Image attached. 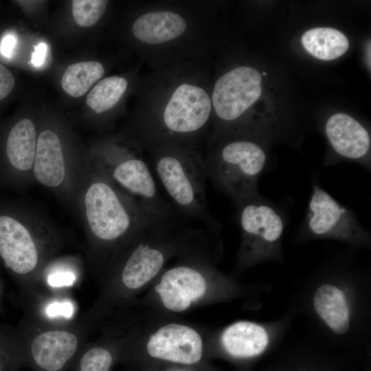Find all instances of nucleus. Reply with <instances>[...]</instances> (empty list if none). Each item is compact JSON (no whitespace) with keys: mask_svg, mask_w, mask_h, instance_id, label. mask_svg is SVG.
<instances>
[{"mask_svg":"<svg viewBox=\"0 0 371 371\" xmlns=\"http://www.w3.org/2000/svg\"><path fill=\"white\" fill-rule=\"evenodd\" d=\"M262 82L258 70L242 65L224 72L214 82L207 145L223 137L244 135L247 111L261 95Z\"/></svg>","mask_w":371,"mask_h":371,"instance_id":"9","label":"nucleus"},{"mask_svg":"<svg viewBox=\"0 0 371 371\" xmlns=\"http://www.w3.org/2000/svg\"><path fill=\"white\" fill-rule=\"evenodd\" d=\"M207 65L189 60L150 70L140 80L132 133L144 150L170 143L199 149L212 113Z\"/></svg>","mask_w":371,"mask_h":371,"instance_id":"1","label":"nucleus"},{"mask_svg":"<svg viewBox=\"0 0 371 371\" xmlns=\"http://www.w3.org/2000/svg\"><path fill=\"white\" fill-rule=\"evenodd\" d=\"M79 279L80 275L71 267L68 269L61 265L52 266L43 271L38 291L41 287L48 292L69 291L78 284Z\"/></svg>","mask_w":371,"mask_h":371,"instance_id":"26","label":"nucleus"},{"mask_svg":"<svg viewBox=\"0 0 371 371\" xmlns=\"http://www.w3.org/2000/svg\"><path fill=\"white\" fill-rule=\"evenodd\" d=\"M138 144L115 161H112L111 177L126 190L147 214L162 218H178L172 205L160 194L150 165Z\"/></svg>","mask_w":371,"mask_h":371,"instance_id":"13","label":"nucleus"},{"mask_svg":"<svg viewBox=\"0 0 371 371\" xmlns=\"http://www.w3.org/2000/svg\"><path fill=\"white\" fill-rule=\"evenodd\" d=\"M207 284L205 273L198 266L186 264L166 271L155 290L167 309L180 313L205 294Z\"/></svg>","mask_w":371,"mask_h":371,"instance_id":"16","label":"nucleus"},{"mask_svg":"<svg viewBox=\"0 0 371 371\" xmlns=\"http://www.w3.org/2000/svg\"><path fill=\"white\" fill-rule=\"evenodd\" d=\"M146 350L156 359L192 365L202 358L203 341L194 328L172 323L159 328L150 337Z\"/></svg>","mask_w":371,"mask_h":371,"instance_id":"15","label":"nucleus"},{"mask_svg":"<svg viewBox=\"0 0 371 371\" xmlns=\"http://www.w3.org/2000/svg\"><path fill=\"white\" fill-rule=\"evenodd\" d=\"M25 311L52 324H67L76 318L77 304L67 291H38L25 300Z\"/></svg>","mask_w":371,"mask_h":371,"instance_id":"19","label":"nucleus"},{"mask_svg":"<svg viewBox=\"0 0 371 371\" xmlns=\"http://www.w3.org/2000/svg\"><path fill=\"white\" fill-rule=\"evenodd\" d=\"M104 67L99 61L91 60L73 63L65 71L61 85L69 95H84L104 74Z\"/></svg>","mask_w":371,"mask_h":371,"instance_id":"23","label":"nucleus"},{"mask_svg":"<svg viewBox=\"0 0 371 371\" xmlns=\"http://www.w3.org/2000/svg\"><path fill=\"white\" fill-rule=\"evenodd\" d=\"M34 174L41 183L51 188L59 186L65 178L61 143L57 134L51 130L43 131L38 137Z\"/></svg>","mask_w":371,"mask_h":371,"instance_id":"18","label":"nucleus"},{"mask_svg":"<svg viewBox=\"0 0 371 371\" xmlns=\"http://www.w3.org/2000/svg\"><path fill=\"white\" fill-rule=\"evenodd\" d=\"M295 313L292 310L280 319L268 322L239 321L228 326L221 335L224 350L231 357L250 359L264 354L282 340Z\"/></svg>","mask_w":371,"mask_h":371,"instance_id":"14","label":"nucleus"},{"mask_svg":"<svg viewBox=\"0 0 371 371\" xmlns=\"http://www.w3.org/2000/svg\"><path fill=\"white\" fill-rule=\"evenodd\" d=\"M36 150V129L32 120L23 118L9 133L6 155L10 164L21 171L34 165Z\"/></svg>","mask_w":371,"mask_h":371,"instance_id":"20","label":"nucleus"},{"mask_svg":"<svg viewBox=\"0 0 371 371\" xmlns=\"http://www.w3.org/2000/svg\"><path fill=\"white\" fill-rule=\"evenodd\" d=\"M204 159L212 186L233 202L259 194V179L269 169L266 150L250 136L220 139L207 145Z\"/></svg>","mask_w":371,"mask_h":371,"instance_id":"7","label":"nucleus"},{"mask_svg":"<svg viewBox=\"0 0 371 371\" xmlns=\"http://www.w3.org/2000/svg\"><path fill=\"white\" fill-rule=\"evenodd\" d=\"M324 131L337 157L356 161L370 171V137L359 122L346 113H335L326 121Z\"/></svg>","mask_w":371,"mask_h":371,"instance_id":"17","label":"nucleus"},{"mask_svg":"<svg viewBox=\"0 0 371 371\" xmlns=\"http://www.w3.org/2000/svg\"><path fill=\"white\" fill-rule=\"evenodd\" d=\"M369 281L351 261L333 260L311 276L291 309L303 311L327 341H370Z\"/></svg>","mask_w":371,"mask_h":371,"instance_id":"2","label":"nucleus"},{"mask_svg":"<svg viewBox=\"0 0 371 371\" xmlns=\"http://www.w3.org/2000/svg\"><path fill=\"white\" fill-rule=\"evenodd\" d=\"M301 42L311 55L322 60H332L344 54L348 47L347 37L339 30L319 27L306 31Z\"/></svg>","mask_w":371,"mask_h":371,"instance_id":"21","label":"nucleus"},{"mask_svg":"<svg viewBox=\"0 0 371 371\" xmlns=\"http://www.w3.org/2000/svg\"><path fill=\"white\" fill-rule=\"evenodd\" d=\"M233 203L241 234L237 269L284 262L282 240L287 217L284 210L260 193Z\"/></svg>","mask_w":371,"mask_h":371,"instance_id":"8","label":"nucleus"},{"mask_svg":"<svg viewBox=\"0 0 371 371\" xmlns=\"http://www.w3.org/2000/svg\"><path fill=\"white\" fill-rule=\"evenodd\" d=\"M47 46L45 43H40L36 47L35 50L32 55L31 62L36 66L39 67L43 64L46 54Z\"/></svg>","mask_w":371,"mask_h":371,"instance_id":"29","label":"nucleus"},{"mask_svg":"<svg viewBox=\"0 0 371 371\" xmlns=\"http://www.w3.org/2000/svg\"><path fill=\"white\" fill-rule=\"evenodd\" d=\"M86 216L95 242L110 246L126 240L153 216L133 200L126 201L106 180L88 188L85 196Z\"/></svg>","mask_w":371,"mask_h":371,"instance_id":"10","label":"nucleus"},{"mask_svg":"<svg viewBox=\"0 0 371 371\" xmlns=\"http://www.w3.org/2000/svg\"><path fill=\"white\" fill-rule=\"evenodd\" d=\"M83 314L63 324L45 322L25 311L16 326L23 366L32 371L71 368L94 326Z\"/></svg>","mask_w":371,"mask_h":371,"instance_id":"6","label":"nucleus"},{"mask_svg":"<svg viewBox=\"0 0 371 371\" xmlns=\"http://www.w3.org/2000/svg\"><path fill=\"white\" fill-rule=\"evenodd\" d=\"M129 85V80L122 76L104 78L98 81L89 93L87 105L98 114L107 113L120 103Z\"/></svg>","mask_w":371,"mask_h":371,"instance_id":"22","label":"nucleus"},{"mask_svg":"<svg viewBox=\"0 0 371 371\" xmlns=\"http://www.w3.org/2000/svg\"><path fill=\"white\" fill-rule=\"evenodd\" d=\"M103 342L87 343L71 369L72 371H110L115 360V348Z\"/></svg>","mask_w":371,"mask_h":371,"instance_id":"24","label":"nucleus"},{"mask_svg":"<svg viewBox=\"0 0 371 371\" xmlns=\"http://www.w3.org/2000/svg\"><path fill=\"white\" fill-rule=\"evenodd\" d=\"M44 247L16 219L0 216V258L17 282L24 300L39 290Z\"/></svg>","mask_w":371,"mask_h":371,"instance_id":"12","label":"nucleus"},{"mask_svg":"<svg viewBox=\"0 0 371 371\" xmlns=\"http://www.w3.org/2000/svg\"><path fill=\"white\" fill-rule=\"evenodd\" d=\"M16 43L15 37L13 35L9 34L5 36L1 45V52L5 56H10L13 51Z\"/></svg>","mask_w":371,"mask_h":371,"instance_id":"30","label":"nucleus"},{"mask_svg":"<svg viewBox=\"0 0 371 371\" xmlns=\"http://www.w3.org/2000/svg\"><path fill=\"white\" fill-rule=\"evenodd\" d=\"M3 293V286L0 280V314L3 313V306H2Z\"/></svg>","mask_w":371,"mask_h":371,"instance_id":"31","label":"nucleus"},{"mask_svg":"<svg viewBox=\"0 0 371 371\" xmlns=\"http://www.w3.org/2000/svg\"><path fill=\"white\" fill-rule=\"evenodd\" d=\"M210 3L146 1L131 33L150 70L206 59L211 44Z\"/></svg>","mask_w":371,"mask_h":371,"instance_id":"3","label":"nucleus"},{"mask_svg":"<svg viewBox=\"0 0 371 371\" xmlns=\"http://www.w3.org/2000/svg\"><path fill=\"white\" fill-rule=\"evenodd\" d=\"M109 1L106 0H74L72 14L76 23L83 27L96 24L104 15Z\"/></svg>","mask_w":371,"mask_h":371,"instance_id":"27","label":"nucleus"},{"mask_svg":"<svg viewBox=\"0 0 371 371\" xmlns=\"http://www.w3.org/2000/svg\"><path fill=\"white\" fill-rule=\"evenodd\" d=\"M299 241L318 239L337 240L354 248L368 249L370 232L356 214L340 203L315 180L304 218L298 228Z\"/></svg>","mask_w":371,"mask_h":371,"instance_id":"11","label":"nucleus"},{"mask_svg":"<svg viewBox=\"0 0 371 371\" xmlns=\"http://www.w3.org/2000/svg\"><path fill=\"white\" fill-rule=\"evenodd\" d=\"M14 87L12 74L0 63V100L8 96Z\"/></svg>","mask_w":371,"mask_h":371,"instance_id":"28","label":"nucleus"},{"mask_svg":"<svg viewBox=\"0 0 371 371\" xmlns=\"http://www.w3.org/2000/svg\"><path fill=\"white\" fill-rule=\"evenodd\" d=\"M183 225L179 218H149L125 240L109 284L85 315L96 322L107 303L142 288L160 272L168 256L203 234Z\"/></svg>","mask_w":371,"mask_h":371,"instance_id":"4","label":"nucleus"},{"mask_svg":"<svg viewBox=\"0 0 371 371\" xmlns=\"http://www.w3.org/2000/svg\"><path fill=\"white\" fill-rule=\"evenodd\" d=\"M20 339L16 327L0 326V371H18L22 366Z\"/></svg>","mask_w":371,"mask_h":371,"instance_id":"25","label":"nucleus"},{"mask_svg":"<svg viewBox=\"0 0 371 371\" xmlns=\"http://www.w3.org/2000/svg\"><path fill=\"white\" fill-rule=\"evenodd\" d=\"M146 151L175 210L218 235L222 224L209 209L205 191L208 176L201 150L170 143L152 146Z\"/></svg>","mask_w":371,"mask_h":371,"instance_id":"5","label":"nucleus"}]
</instances>
